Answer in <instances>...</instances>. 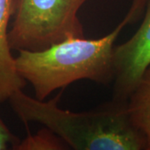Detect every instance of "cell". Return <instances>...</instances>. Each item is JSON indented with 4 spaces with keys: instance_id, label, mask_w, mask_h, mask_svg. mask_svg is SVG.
I'll return each mask as SVG.
<instances>
[{
    "instance_id": "obj_1",
    "label": "cell",
    "mask_w": 150,
    "mask_h": 150,
    "mask_svg": "<svg viewBox=\"0 0 150 150\" xmlns=\"http://www.w3.org/2000/svg\"><path fill=\"white\" fill-rule=\"evenodd\" d=\"M146 3L147 0H134L118 26L100 38H70L41 50H18L15 58L18 74L32 84L39 100L82 79L111 83L114 78V43L123 28L144 13Z\"/></svg>"
},
{
    "instance_id": "obj_6",
    "label": "cell",
    "mask_w": 150,
    "mask_h": 150,
    "mask_svg": "<svg viewBox=\"0 0 150 150\" xmlns=\"http://www.w3.org/2000/svg\"><path fill=\"white\" fill-rule=\"evenodd\" d=\"M129 117L146 139L150 150V65L145 70L127 101Z\"/></svg>"
},
{
    "instance_id": "obj_4",
    "label": "cell",
    "mask_w": 150,
    "mask_h": 150,
    "mask_svg": "<svg viewBox=\"0 0 150 150\" xmlns=\"http://www.w3.org/2000/svg\"><path fill=\"white\" fill-rule=\"evenodd\" d=\"M150 65V0H147L143 22L134 35L113 48L112 99L127 102L144 71Z\"/></svg>"
},
{
    "instance_id": "obj_7",
    "label": "cell",
    "mask_w": 150,
    "mask_h": 150,
    "mask_svg": "<svg viewBox=\"0 0 150 150\" xmlns=\"http://www.w3.org/2000/svg\"><path fill=\"white\" fill-rule=\"evenodd\" d=\"M14 149L64 150L69 149V148L58 135L44 127L36 134H28L27 137L24 139L20 140Z\"/></svg>"
},
{
    "instance_id": "obj_5",
    "label": "cell",
    "mask_w": 150,
    "mask_h": 150,
    "mask_svg": "<svg viewBox=\"0 0 150 150\" xmlns=\"http://www.w3.org/2000/svg\"><path fill=\"white\" fill-rule=\"evenodd\" d=\"M13 11L14 0H0V102L8 100L26 83L17 71L8 41V26Z\"/></svg>"
},
{
    "instance_id": "obj_3",
    "label": "cell",
    "mask_w": 150,
    "mask_h": 150,
    "mask_svg": "<svg viewBox=\"0 0 150 150\" xmlns=\"http://www.w3.org/2000/svg\"><path fill=\"white\" fill-rule=\"evenodd\" d=\"M88 0H18L8 32L12 49L37 51L70 38L84 37L78 16Z\"/></svg>"
},
{
    "instance_id": "obj_8",
    "label": "cell",
    "mask_w": 150,
    "mask_h": 150,
    "mask_svg": "<svg viewBox=\"0 0 150 150\" xmlns=\"http://www.w3.org/2000/svg\"><path fill=\"white\" fill-rule=\"evenodd\" d=\"M19 141L20 140L15 135L11 133L2 118H0V150L8 149L9 147L14 149Z\"/></svg>"
},
{
    "instance_id": "obj_2",
    "label": "cell",
    "mask_w": 150,
    "mask_h": 150,
    "mask_svg": "<svg viewBox=\"0 0 150 150\" xmlns=\"http://www.w3.org/2000/svg\"><path fill=\"white\" fill-rule=\"evenodd\" d=\"M63 90L48 101L14 92L8 101L24 123H40L69 149L76 150H147L144 134L132 123L127 102L112 99L87 112H72L59 106Z\"/></svg>"
}]
</instances>
